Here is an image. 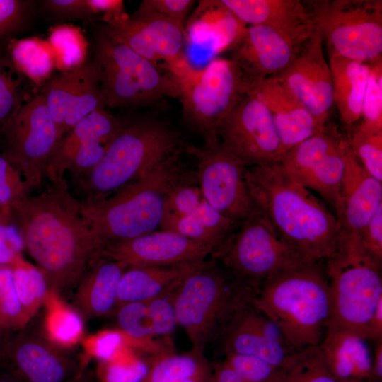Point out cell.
<instances>
[{
	"mask_svg": "<svg viewBox=\"0 0 382 382\" xmlns=\"http://www.w3.org/2000/svg\"><path fill=\"white\" fill-rule=\"evenodd\" d=\"M29 195L11 212L29 255L49 289L61 296L76 286L100 247L71 195L65 179Z\"/></svg>",
	"mask_w": 382,
	"mask_h": 382,
	"instance_id": "obj_1",
	"label": "cell"
},
{
	"mask_svg": "<svg viewBox=\"0 0 382 382\" xmlns=\"http://www.w3.org/2000/svg\"><path fill=\"white\" fill-rule=\"evenodd\" d=\"M245 180L254 206L305 262L334 253L340 233L336 216L279 162L246 167Z\"/></svg>",
	"mask_w": 382,
	"mask_h": 382,
	"instance_id": "obj_2",
	"label": "cell"
},
{
	"mask_svg": "<svg viewBox=\"0 0 382 382\" xmlns=\"http://www.w3.org/2000/svg\"><path fill=\"white\" fill-rule=\"evenodd\" d=\"M180 150L137 180L103 199L81 202V214L101 249L159 228L170 192L196 178Z\"/></svg>",
	"mask_w": 382,
	"mask_h": 382,
	"instance_id": "obj_3",
	"label": "cell"
},
{
	"mask_svg": "<svg viewBox=\"0 0 382 382\" xmlns=\"http://www.w3.org/2000/svg\"><path fill=\"white\" fill-rule=\"evenodd\" d=\"M253 302L294 350L320 345L332 311L325 267L306 262L288 268L264 282Z\"/></svg>",
	"mask_w": 382,
	"mask_h": 382,
	"instance_id": "obj_4",
	"label": "cell"
},
{
	"mask_svg": "<svg viewBox=\"0 0 382 382\" xmlns=\"http://www.w3.org/2000/svg\"><path fill=\"white\" fill-rule=\"evenodd\" d=\"M186 146L180 134L156 117L123 121L102 160L74 177L81 202L103 199L137 180Z\"/></svg>",
	"mask_w": 382,
	"mask_h": 382,
	"instance_id": "obj_5",
	"label": "cell"
},
{
	"mask_svg": "<svg viewBox=\"0 0 382 382\" xmlns=\"http://www.w3.org/2000/svg\"><path fill=\"white\" fill-rule=\"evenodd\" d=\"M255 291L216 260H204L175 289L177 323L193 349L204 352L223 331L234 313L253 299Z\"/></svg>",
	"mask_w": 382,
	"mask_h": 382,
	"instance_id": "obj_6",
	"label": "cell"
},
{
	"mask_svg": "<svg viewBox=\"0 0 382 382\" xmlns=\"http://www.w3.org/2000/svg\"><path fill=\"white\" fill-rule=\"evenodd\" d=\"M326 260L332 311L329 323L366 337L369 320L382 300L381 266L364 250L358 236L340 233Z\"/></svg>",
	"mask_w": 382,
	"mask_h": 382,
	"instance_id": "obj_7",
	"label": "cell"
},
{
	"mask_svg": "<svg viewBox=\"0 0 382 382\" xmlns=\"http://www.w3.org/2000/svg\"><path fill=\"white\" fill-rule=\"evenodd\" d=\"M94 63L105 107L141 108L170 97L178 85L166 71L115 40L103 28L96 35Z\"/></svg>",
	"mask_w": 382,
	"mask_h": 382,
	"instance_id": "obj_8",
	"label": "cell"
},
{
	"mask_svg": "<svg viewBox=\"0 0 382 382\" xmlns=\"http://www.w3.org/2000/svg\"><path fill=\"white\" fill-rule=\"evenodd\" d=\"M170 76L178 85L185 123L204 142L219 140L221 122L248 89L237 64L217 57L197 69L189 62Z\"/></svg>",
	"mask_w": 382,
	"mask_h": 382,
	"instance_id": "obj_9",
	"label": "cell"
},
{
	"mask_svg": "<svg viewBox=\"0 0 382 382\" xmlns=\"http://www.w3.org/2000/svg\"><path fill=\"white\" fill-rule=\"evenodd\" d=\"M212 258L253 289L255 294L272 277L306 263L282 239L255 206L250 214L212 255Z\"/></svg>",
	"mask_w": 382,
	"mask_h": 382,
	"instance_id": "obj_10",
	"label": "cell"
},
{
	"mask_svg": "<svg viewBox=\"0 0 382 382\" xmlns=\"http://www.w3.org/2000/svg\"><path fill=\"white\" fill-rule=\"evenodd\" d=\"M329 54L374 63L381 59V0L304 1Z\"/></svg>",
	"mask_w": 382,
	"mask_h": 382,
	"instance_id": "obj_11",
	"label": "cell"
},
{
	"mask_svg": "<svg viewBox=\"0 0 382 382\" xmlns=\"http://www.w3.org/2000/svg\"><path fill=\"white\" fill-rule=\"evenodd\" d=\"M103 21L109 35L168 74L188 60L185 25L161 14L147 0L132 14L103 15Z\"/></svg>",
	"mask_w": 382,
	"mask_h": 382,
	"instance_id": "obj_12",
	"label": "cell"
},
{
	"mask_svg": "<svg viewBox=\"0 0 382 382\" xmlns=\"http://www.w3.org/2000/svg\"><path fill=\"white\" fill-rule=\"evenodd\" d=\"M3 156L20 171L32 192L44 176L59 141L55 124L41 93L25 103L0 130Z\"/></svg>",
	"mask_w": 382,
	"mask_h": 382,
	"instance_id": "obj_13",
	"label": "cell"
},
{
	"mask_svg": "<svg viewBox=\"0 0 382 382\" xmlns=\"http://www.w3.org/2000/svg\"><path fill=\"white\" fill-rule=\"evenodd\" d=\"M197 161V180L203 198L225 216L241 223L254 204L246 182V166L219 140L186 146Z\"/></svg>",
	"mask_w": 382,
	"mask_h": 382,
	"instance_id": "obj_14",
	"label": "cell"
},
{
	"mask_svg": "<svg viewBox=\"0 0 382 382\" xmlns=\"http://www.w3.org/2000/svg\"><path fill=\"white\" fill-rule=\"evenodd\" d=\"M218 135L246 167L278 163L283 156L270 112L249 89L223 120Z\"/></svg>",
	"mask_w": 382,
	"mask_h": 382,
	"instance_id": "obj_15",
	"label": "cell"
},
{
	"mask_svg": "<svg viewBox=\"0 0 382 382\" xmlns=\"http://www.w3.org/2000/svg\"><path fill=\"white\" fill-rule=\"evenodd\" d=\"M123 121L105 108L78 122L57 143L48 161L45 176L51 183L62 180L68 170L73 178L93 168L103 158Z\"/></svg>",
	"mask_w": 382,
	"mask_h": 382,
	"instance_id": "obj_16",
	"label": "cell"
},
{
	"mask_svg": "<svg viewBox=\"0 0 382 382\" xmlns=\"http://www.w3.org/2000/svg\"><path fill=\"white\" fill-rule=\"evenodd\" d=\"M345 141L325 129L286 151L279 162L297 183L317 192L334 210L345 168Z\"/></svg>",
	"mask_w": 382,
	"mask_h": 382,
	"instance_id": "obj_17",
	"label": "cell"
},
{
	"mask_svg": "<svg viewBox=\"0 0 382 382\" xmlns=\"http://www.w3.org/2000/svg\"><path fill=\"white\" fill-rule=\"evenodd\" d=\"M17 332L3 340L0 362L23 382H65L82 368L42 331L25 328Z\"/></svg>",
	"mask_w": 382,
	"mask_h": 382,
	"instance_id": "obj_18",
	"label": "cell"
},
{
	"mask_svg": "<svg viewBox=\"0 0 382 382\" xmlns=\"http://www.w3.org/2000/svg\"><path fill=\"white\" fill-rule=\"evenodd\" d=\"M313 33L292 34L266 25H249L231 50L230 59L249 83L273 76L294 61Z\"/></svg>",
	"mask_w": 382,
	"mask_h": 382,
	"instance_id": "obj_19",
	"label": "cell"
},
{
	"mask_svg": "<svg viewBox=\"0 0 382 382\" xmlns=\"http://www.w3.org/2000/svg\"><path fill=\"white\" fill-rule=\"evenodd\" d=\"M40 93L55 124L59 140L88 114L105 108L93 61L51 77Z\"/></svg>",
	"mask_w": 382,
	"mask_h": 382,
	"instance_id": "obj_20",
	"label": "cell"
},
{
	"mask_svg": "<svg viewBox=\"0 0 382 382\" xmlns=\"http://www.w3.org/2000/svg\"><path fill=\"white\" fill-rule=\"evenodd\" d=\"M300 100L318 125L326 129L334 105L329 63L323 52V40L316 28L294 61L274 75Z\"/></svg>",
	"mask_w": 382,
	"mask_h": 382,
	"instance_id": "obj_21",
	"label": "cell"
},
{
	"mask_svg": "<svg viewBox=\"0 0 382 382\" xmlns=\"http://www.w3.org/2000/svg\"><path fill=\"white\" fill-rule=\"evenodd\" d=\"M216 251L206 243L158 231L105 245L98 257L127 265L167 266L205 260Z\"/></svg>",
	"mask_w": 382,
	"mask_h": 382,
	"instance_id": "obj_22",
	"label": "cell"
},
{
	"mask_svg": "<svg viewBox=\"0 0 382 382\" xmlns=\"http://www.w3.org/2000/svg\"><path fill=\"white\" fill-rule=\"evenodd\" d=\"M253 299L234 313L223 331L224 350L225 354L255 357L279 368L296 350Z\"/></svg>",
	"mask_w": 382,
	"mask_h": 382,
	"instance_id": "obj_23",
	"label": "cell"
},
{
	"mask_svg": "<svg viewBox=\"0 0 382 382\" xmlns=\"http://www.w3.org/2000/svg\"><path fill=\"white\" fill-rule=\"evenodd\" d=\"M345 168L335 216L341 234L359 236L382 207V182L370 175L353 155L347 139L344 144Z\"/></svg>",
	"mask_w": 382,
	"mask_h": 382,
	"instance_id": "obj_24",
	"label": "cell"
},
{
	"mask_svg": "<svg viewBox=\"0 0 382 382\" xmlns=\"http://www.w3.org/2000/svg\"><path fill=\"white\" fill-rule=\"evenodd\" d=\"M248 89L267 107L272 117L283 154L324 132L294 93L275 76L249 83Z\"/></svg>",
	"mask_w": 382,
	"mask_h": 382,
	"instance_id": "obj_25",
	"label": "cell"
},
{
	"mask_svg": "<svg viewBox=\"0 0 382 382\" xmlns=\"http://www.w3.org/2000/svg\"><path fill=\"white\" fill-rule=\"evenodd\" d=\"M320 347L340 382H371L372 352L361 334L328 322Z\"/></svg>",
	"mask_w": 382,
	"mask_h": 382,
	"instance_id": "obj_26",
	"label": "cell"
},
{
	"mask_svg": "<svg viewBox=\"0 0 382 382\" xmlns=\"http://www.w3.org/2000/svg\"><path fill=\"white\" fill-rule=\"evenodd\" d=\"M246 25H262L284 32L311 35L315 21L299 0H220Z\"/></svg>",
	"mask_w": 382,
	"mask_h": 382,
	"instance_id": "obj_27",
	"label": "cell"
},
{
	"mask_svg": "<svg viewBox=\"0 0 382 382\" xmlns=\"http://www.w3.org/2000/svg\"><path fill=\"white\" fill-rule=\"evenodd\" d=\"M246 26L220 0L200 1L185 23V41L209 46L216 54L231 51Z\"/></svg>",
	"mask_w": 382,
	"mask_h": 382,
	"instance_id": "obj_28",
	"label": "cell"
},
{
	"mask_svg": "<svg viewBox=\"0 0 382 382\" xmlns=\"http://www.w3.org/2000/svg\"><path fill=\"white\" fill-rule=\"evenodd\" d=\"M127 266L104 257H98L91 264L78 284L72 306L83 320L104 316L115 310L117 286Z\"/></svg>",
	"mask_w": 382,
	"mask_h": 382,
	"instance_id": "obj_29",
	"label": "cell"
},
{
	"mask_svg": "<svg viewBox=\"0 0 382 382\" xmlns=\"http://www.w3.org/2000/svg\"><path fill=\"white\" fill-rule=\"evenodd\" d=\"M203 261L167 266H127L117 286L116 308L173 291Z\"/></svg>",
	"mask_w": 382,
	"mask_h": 382,
	"instance_id": "obj_30",
	"label": "cell"
},
{
	"mask_svg": "<svg viewBox=\"0 0 382 382\" xmlns=\"http://www.w3.org/2000/svg\"><path fill=\"white\" fill-rule=\"evenodd\" d=\"M329 54L333 103L340 118L347 127L361 117L364 96L370 71V64Z\"/></svg>",
	"mask_w": 382,
	"mask_h": 382,
	"instance_id": "obj_31",
	"label": "cell"
},
{
	"mask_svg": "<svg viewBox=\"0 0 382 382\" xmlns=\"http://www.w3.org/2000/svg\"><path fill=\"white\" fill-rule=\"evenodd\" d=\"M238 225V223L221 214L203 198L197 209L190 214L178 216L163 214L159 228L209 243L216 251Z\"/></svg>",
	"mask_w": 382,
	"mask_h": 382,
	"instance_id": "obj_32",
	"label": "cell"
},
{
	"mask_svg": "<svg viewBox=\"0 0 382 382\" xmlns=\"http://www.w3.org/2000/svg\"><path fill=\"white\" fill-rule=\"evenodd\" d=\"M6 50L16 69L35 87L43 86L55 69L53 52L47 40L39 37L11 38Z\"/></svg>",
	"mask_w": 382,
	"mask_h": 382,
	"instance_id": "obj_33",
	"label": "cell"
},
{
	"mask_svg": "<svg viewBox=\"0 0 382 382\" xmlns=\"http://www.w3.org/2000/svg\"><path fill=\"white\" fill-rule=\"evenodd\" d=\"M43 306L45 313L42 331L50 342L67 349L81 341L84 320L73 306L66 304L60 295L50 289Z\"/></svg>",
	"mask_w": 382,
	"mask_h": 382,
	"instance_id": "obj_34",
	"label": "cell"
},
{
	"mask_svg": "<svg viewBox=\"0 0 382 382\" xmlns=\"http://www.w3.org/2000/svg\"><path fill=\"white\" fill-rule=\"evenodd\" d=\"M211 371L204 352L177 354L173 350L151 357L149 371L141 382H175Z\"/></svg>",
	"mask_w": 382,
	"mask_h": 382,
	"instance_id": "obj_35",
	"label": "cell"
},
{
	"mask_svg": "<svg viewBox=\"0 0 382 382\" xmlns=\"http://www.w3.org/2000/svg\"><path fill=\"white\" fill-rule=\"evenodd\" d=\"M272 382H340L331 373L319 345L294 352L278 368Z\"/></svg>",
	"mask_w": 382,
	"mask_h": 382,
	"instance_id": "obj_36",
	"label": "cell"
},
{
	"mask_svg": "<svg viewBox=\"0 0 382 382\" xmlns=\"http://www.w3.org/2000/svg\"><path fill=\"white\" fill-rule=\"evenodd\" d=\"M54 57L55 69L66 72L86 61L88 42L81 29L73 24L52 27L47 40Z\"/></svg>",
	"mask_w": 382,
	"mask_h": 382,
	"instance_id": "obj_37",
	"label": "cell"
},
{
	"mask_svg": "<svg viewBox=\"0 0 382 382\" xmlns=\"http://www.w3.org/2000/svg\"><path fill=\"white\" fill-rule=\"evenodd\" d=\"M5 42L0 45V130L25 103L34 97L28 93L29 81L15 66Z\"/></svg>",
	"mask_w": 382,
	"mask_h": 382,
	"instance_id": "obj_38",
	"label": "cell"
},
{
	"mask_svg": "<svg viewBox=\"0 0 382 382\" xmlns=\"http://www.w3.org/2000/svg\"><path fill=\"white\" fill-rule=\"evenodd\" d=\"M16 291L23 311L30 321L41 306L50 291L42 272L18 257L10 265Z\"/></svg>",
	"mask_w": 382,
	"mask_h": 382,
	"instance_id": "obj_39",
	"label": "cell"
},
{
	"mask_svg": "<svg viewBox=\"0 0 382 382\" xmlns=\"http://www.w3.org/2000/svg\"><path fill=\"white\" fill-rule=\"evenodd\" d=\"M347 139L353 155L361 166L382 182V128L361 121Z\"/></svg>",
	"mask_w": 382,
	"mask_h": 382,
	"instance_id": "obj_40",
	"label": "cell"
},
{
	"mask_svg": "<svg viewBox=\"0 0 382 382\" xmlns=\"http://www.w3.org/2000/svg\"><path fill=\"white\" fill-rule=\"evenodd\" d=\"M151 357L128 348L110 361L98 362L97 379L99 382H141L149 371Z\"/></svg>",
	"mask_w": 382,
	"mask_h": 382,
	"instance_id": "obj_41",
	"label": "cell"
},
{
	"mask_svg": "<svg viewBox=\"0 0 382 382\" xmlns=\"http://www.w3.org/2000/svg\"><path fill=\"white\" fill-rule=\"evenodd\" d=\"M83 358L81 366L86 368L88 360L98 362L110 361L128 348H132L130 340L118 328L105 329L81 340Z\"/></svg>",
	"mask_w": 382,
	"mask_h": 382,
	"instance_id": "obj_42",
	"label": "cell"
},
{
	"mask_svg": "<svg viewBox=\"0 0 382 382\" xmlns=\"http://www.w3.org/2000/svg\"><path fill=\"white\" fill-rule=\"evenodd\" d=\"M15 289L10 265H0V326L4 332H17L29 323Z\"/></svg>",
	"mask_w": 382,
	"mask_h": 382,
	"instance_id": "obj_43",
	"label": "cell"
},
{
	"mask_svg": "<svg viewBox=\"0 0 382 382\" xmlns=\"http://www.w3.org/2000/svg\"><path fill=\"white\" fill-rule=\"evenodd\" d=\"M30 193L20 171L0 156V216L9 217L11 211Z\"/></svg>",
	"mask_w": 382,
	"mask_h": 382,
	"instance_id": "obj_44",
	"label": "cell"
},
{
	"mask_svg": "<svg viewBox=\"0 0 382 382\" xmlns=\"http://www.w3.org/2000/svg\"><path fill=\"white\" fill-rule=\"evenodd\" d=\"M361 121L382 128V60L370 64Z\"/></svg>",
	"mask_w": 382,
	"mask_h": 382,
	"instance_id": "obj_45",
	"label": "cell"
},
{
	"mask_svg": "<svg viewBox=\"0 0 382 382\" xmlns=\"http://www.w3.org/2000/svg\"><path fill=\"white\" fill-rule=\"evenodd\" d=\"M203 197L197 177L176 186L168 195L164 214L185 216L193 213L200 204Z\"/></svg>",
	"mask_w": 382,
	"mask_h": 382,
	"instance_id": "obj_46",
	"label": "cell"
},
{
	"mask_svg": "<svg viewBox=\"0 0 382 382\" xmlns=\"http://www.w3.org/2000/svg\"><path fill=\"white\" fill-rule=\"evenodd\" d=\"M30 1L0 0V45L19 32L30 12Z\"/></svg>",
	"mask_w": 382,
	"mask_h": 382,
	"instance_id": "obj_47",
	"label": "cell"
},
{
	"mask_svg": "<svg viewBox=\"0 0 382 382\" xmlns=\"http://www.w3.org/2000/svg\"><path fill=\"white\" fill-rule=\"evenodd\" d=\"M224 360L244 382H272L278 368L259 359L236 354H225Z\"/></svg>",
	"mask_w": 382,
	"mask_h": 382,
	"instance_id": "obj_48",
	"label": "cell"
},
{
	"mask_svg": "<svg viewBox=\"0 0 382 382\" xmlns=\"http://www.w3.org/2000/svg\"><path fill=\"white\" fill-rule=\"evenodd\" d=\"M8 220L0 216V265H11L24 248L19 231Z\"/></svg>",
	"mask_w": 382,
	"mask_h": 382,
	"instance_id": "obj_49",
	"label": "cell"
},
{
	"mask_svg": "<svg viewBox=\"0 0 382 382\" xmlns=\"http://www.w3.org/2000/svg\"><path fill=\"white\" fill-rule=\"evenodd\" d=\"M359 238L367 254L382 265V207L363 229Z\"/></svg>",
	"mask_w": 382,
	"mask_h": 382,
	"instance_id": "obj_50",
	"label": "cell"
},
{
	"mask_svg": "<svg viewBox=\"0 0 382 382\" xmlns=\"http://www.w3.org/2000/svg\"><path fill=\"white\" fill-rule=\"evenodd\" d=\"M42 4L47 11L57 17L88 19L93 16L87 0H46Z\"/></svg>",
	"mask_w": 382,
	"mask_h": 382,
	"instance_id": "obj_51",
	"label": "cell"
},
{
	"mask_svg": "<svg viewBox=\"0 0 382 382\" xmlns=\"http://www.w3.org/2000/svg\"><path fill=\"white\" fill-rule=\"evenodd\" d=\"M158 13L185 25L191 8L196 3L193 0H147Z\"/></svg>",
	"mask_w": 382,
	"mask_h": 382,
	"instance_id": "obj_52",
	"label": "cell"
},
{
	"mask_svg": "<svg viewBox=\"0 0 382 382\" xmlns=\"http://www.w3.org/2000/svg\"><path fill=\"white\" fill-rule=\"evenodd\" d=\"M208 382H244L237 371L224 359L211 369Z\"/></svg>",
	"mask_w": 382,
	"mask_h": 382,
	"instance_id": "obj_53",
	"label": "cell"
},
{
	"mask_svg": "<svg viewBox=\"0 0 382 382\" xmlns=\"http://www.w3.org/2000/svg\"><path fill=\"white\" fill-rule=\"evenodd\" d=\"M92 15L103 13L114 15L125 12V4L122 0H87Z\"/></svg>",
	"mask_w": 382,
	"mask_h": 382,
	"instance_id": "obj_54",
	"label": "cell"
},
{
	"mask_svg": "<svg viewBox=\"0 0 382 382\" xmlns=\"http://www.w3.org/2000/svg\"><path fill=\"white\" fill-rule=\"evenodd\" d=\"M366 338L372 342L382 339V300L378 303L369 320Z\"/></svg>",
	"mask_w": 382,
	"mask_h": 382,
	"instance_id": "obj_55",
	"label": "cell"
},
{
	"mask_svg": "<svg viewBox=\"0 0 382 382\" xmlns=\"http://www.w3.org/2000/svg\"><path fill=\"white\" fill-rule=\"evenodd\" d=\"M373 343L371 382H382V339Z\"/></svg>",
	"mask_w": 382,
	"mask_h": 382,
	"instance_id": "obj_56",
	"label": "cell"
},
{
	"mask_svg": "<svg viewBox=\"0 0 382 382\" xmlns=\"http://www.w3.org/2000/svg\"><path fill=\"white\" fill-rule=\"evenodd\" d=\"M65 382H93V375L86 371V368H81L75 375Z\"/></svg>",
	"mask_w": 382,
	"mask_h": 382,
	"instance_id": "obj_57",
	"label": "cell"
},
{
	"mask_svg": "<svg viewBox=\"0 0 382 382\" xmlns=\"http://www.w3.org/2000/svg\"><path fill=\"white\" fill-rule=\"evenodd\" d=\"M0 382H23V381L4 366V371L0 372Z\"/></svg>",
	"mask_w": 382,
	"mask_h": 382,
	"instance_id": "obj_58",
	"label": "cell"
},
{
	"mask_svg": "<svg viewBox=\"0 0 382 382\" xmlns=\"http://www.w3.org/2000/svg\"><path fill=\"white\" fill-rule=\"evenodd\" d=\"M210 372L211 371L204 374L181 379L175 382H208Z\"/></svg>",
	"mask_w": 382,
	"mask_h": 382,
	"instance_id": "obj_59",
	"label": "cell"
},
{
	"mask_svg": "<svg viewBox=\"0 0 382 382\" xmlns=\"http://www.w3.org/2000/svg\"><path fill=\"white\" fill-rule=\"evenodd\" d=\"M4 337H5V333L4 332V331L2 330V329H1V328L0 326V340L3 341Z\"/></svg>",
	"mask_w": 382,
	"mask_h": 382,
	"instance_id": "obj_60",
	"label": "cell"
},
{
	"mask_svg": "<svg viewBox=\"0 0 382 382\" xmlns=\"http://www.w3.org/2000/svg\"><path fill=\"white\" fill-rule=\"evenodd\" d=\"M1 347H2V341L0 340V356H1Z\"/></svg>",
	"mask_w": 382,
	"mask_h": 382,
	"instance_id": "obj_61",
	"label": "cell"
}]
</instances>
